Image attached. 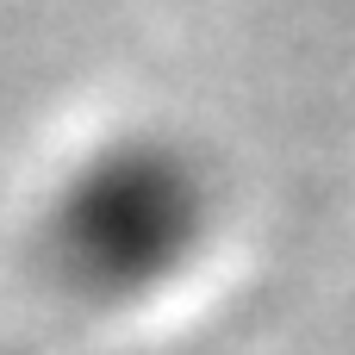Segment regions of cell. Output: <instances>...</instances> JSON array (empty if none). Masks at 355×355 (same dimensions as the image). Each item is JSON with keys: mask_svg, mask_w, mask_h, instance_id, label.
Instances as JSON below:
<instances>
[{"mask_svg": "<svg viewBox=\"0 0 355 355\" xmlns=\"http://www.w3.org/2000/svg\"><path fill=\"white\" fill-rule=\"evenodd\" d=\"M212 175L175 137H119L69 168L50 200L44 243L69 287L137 300L187 275L212 231Z\"/></svg>", "mask_w": 355, "mask_h": 355, "instance_id": "6da1fadb", "label": "cell"}]
</instances>
